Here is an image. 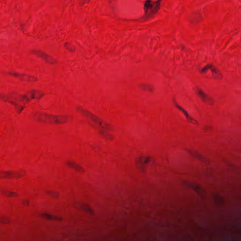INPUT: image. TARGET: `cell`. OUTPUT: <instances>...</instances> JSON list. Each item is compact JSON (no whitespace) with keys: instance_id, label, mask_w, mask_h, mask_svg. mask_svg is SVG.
<instances>
[{"instance_id":"obj_1","label":"cell","mask_w":241,"mask_h":241,"mask_svg":"<svg viewBox=\"0 0 241 241\" xmlns=\"http://www.w3.org/2000/svg\"><path fill=\"white\" fill-rule=\"evenodd\" d=\"M35 119L38 122L49 125H63L68 122L70 117L64 115H53L46 114H37Z\"/></svg>"},{"instance_id":"obj_2","label":"cell","mask_w":241,"mask_h":241,"mask_svg":"<svg viewBox=\"0 0 241 241\" xmlns=\"http://www.w3.org/2000/svg\"><path fill=\"white\" fill-rule=\"evenodd\" d=\"M79 112L83 114L84 116L89 119L90 121L93 122L95 125L98 126L100 128L104 129H108L110 128L109 126L107 123L104 121L100 118L98 117L97 116H95V114L92 113L90 111L86 110L82 108H80L78 109Z\"/></svg>"},{"instance_id":"obj_3","label":"cell","mask_w":241,"mask_h":241,"mask_svg":"<svg viewBox=\"0 0 241 241\" xmlns=\"http://www.w3.org/2000/svg\"><path fill=\"white\" fill-rule=\"evenodd\" d=\"M161 1H148L144 5L146 18H150L158 12L160 8Z\"/></svg>"},{"instance_id":"obj_4","label":"cell","mask_w":241,"mask_h":241,"mask_svg":"<svg viewBox=\"0 0 241 241\" xmlns=\"http://www.w3.org/2000/svg\"><path fill=\"white\" fill-rule=\"evenodd\" d=\"M25 171L23 170L21 171H13V170H8V171H0V178L4 179H13V178H18L25 176Z\"/></svg>"},{"instance_id":"obj_5","label":"cell","mask_w":241,"mask_h":241,"mask_svg":"<svg viewBox=\"0 0 241 241\" xmlns=\"http://www.w3.org/2000/svg\"><path fill=\"white\" fill-rule=\"evenodd\" d=\"M201 72L202 73H205V72H206L205 73H207V72H210L211 74L212 77L215 79H221L222 78V75L221 72H219V70L217 68L213 65H209L206 66L205 67L202 69Z\"/></svg>"},{"instance_id":"obj_6","label":"cell","mask_w":241,"mask_h":241,"mask_svg":"<svg viewBox=\"0 0 241 241\" xmlns=\"http://www.w3.org/2000/svg\"><path fill=\"white\" fill-rule=\"evenodd\" d=\"M42 96V93L38 90H32L22 96V100L29 101L31 100L39 98Z\"/></svg>"},{"instance_id":"obj_7","label":"cell","mask_w":241,"mask_h":241,"mask_svg":"<svg viewBox=\"0 0 241 241\" xmlns=\"http://www.w3.org/2000/svg\"><path fill=\"white\" fill-rule=\"evenodd\" d=\"M174 104H175L176 108H177L179 111H181V112L182 114H184V116H185L186 120H187L188 122L194 125H198L199 124L198 122L195 120L194 118L190 116L189 114L187 113V111L183 107H182L181 106L178 105V103H176L175 102H174Z\"/></svg>"},{"instance_id":"obj_8","label":"cell","mask_w":241,"mask_h":241,"mask_svg":"<svg viewBox=\"0 0 241 241\" xmlns=\"http://www.w3.org/2000/svg\"><path fill=\"white\" fill-rule=\"evenodd\" d=\"M11 74H13L15 76L17 77L21 80H23L25 81L29 82H33L36 81L37 80L36 78L34 76L30 75V74H26L18 73L16 72L14 73H11Z\"/></svg>"},{"instance_id":"obj_9","label":"cell","mask_w":241,"mask_h":241,"mask_svg":"<svg viewBox=\"0 0 241 241\" xmlns=\"http://www.w3.org/2000/svg\"><path fill=\"white\" fill-rule=\"evenodd\" d=\"M34 53L37 56H39V57L42 58L43 60L46 61V62H48V63L53 64L55 62V60L54 58L45 53L40 52L39 50H36V51H34Z\"/></svg>"},{"instance_id":"obj_10","label":"cell","mask_w":241,"mask_h":241,"mask_svg":"<svg viewBox=\"0 0 241 241\" xmlns=\"http://www.w3.org/2000/svg\"><path fill=\"white\" fill-rule=\"evenodd\" d=\"M197 92L198 95H199L201 98L205 103L207 104H209V105H211V104H213V100L211 97H210L209 95H207V94L202 92L201 90L199 89H198Z\"/></svg>"},{"instance_id":"obj_11","label":"cell","mask_w":241,"mask_h":241,"mask_svg":"<svg viewBox=\"0 0 241 241\" xmlns=\"http://www.w3.org/2000/svg\"><path fill=\"white\" fill-rule=\"evenodd\" d=\"M68 165L70 168L76 170V171L80 172V173H84V168L82 166L80 165L78 163H76V162H74L69 161L68 162Z\"/></svg>"},{"instance_id":"obj_12","label":"cell","mask_w":241,"mask_h":241,"mask_svg":"<svg viewBox=\"0 0 241 241\" xmlns=\"http://www.w3.org/2000/svg\"><path fill=\"white\" fill-rule=\"evenodd\" d=\"M1 194L7 197H15L18 195L16 192H12V191H8L5 190H3L1 191Z\"/></svg>"},{"instance_id":"obj_13","label":"cell","mask_w":241,"mask_h":241,"mask_svg":"<svg viewBox=\"0 0 241 241\" xmlns=\"http://www.w3.org/2000/svg\"><path fill=\"white\" fill-rule=\"evenodd\" d=\"M43 216L46 219H52V220H58V218L56 217L55 216H52V215H49V214H44Z\"/></svg>"}]
</instances>
